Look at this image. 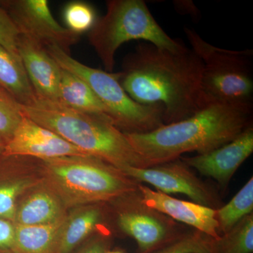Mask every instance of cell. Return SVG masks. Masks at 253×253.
Returning a JSON list of instances; mask_svg holds the SVG:
<instances>
[{
	"label": "cell",
	"mask_w": 253,
	"mask_h": 253,
	"mask_svg": "<svg viewBox=\"0 0 253 253\" xmlns=\"http://www.w3.org/2000/svg\"><path fill=\"white\" fill-rule=\"evenodd\" d=\"M89 43L107 72L112 73L120 46L131 41H142L171 51L186 46L161 27L142 0H109L106 12L89 31Z\"/></svg>",
	"instance_id": "5b68a950"
},
{
	"label": "cell",
	"mask_w": 253,
	"mask_h": 253,
	"mask_svg": "<svg viewBox=\"0 0 253 253\" xmlns=\"http://www.w3.org/2000/svg\"><path fill=\"white\" fill-rule=\"evenodd\" d=\"M66 210L59 196L42 179L16 208L14 224L23 226L54 224L66 217Z\"/></svg>",
	"instance_id": "9a60e30c"
},
{
	"label": "cell",
	"mask_w": 253,
	"mask_h": 253,
	"mask_svg": "<svg viewBox=\"0 0 253 253\" xmlns=\"http://www.w3.org/2000/svg\"><path fill=\"white\" fill-rule=\"evenodd\" d=\"M253 152V127L217 149L191 157H181L186 166L202 175L212 178L225 191L237 169Z\"/></svg>",
	"instance_id": "7c38bea8"
},
{
	"label": "cell",
	"mask_w": 253,
	"mask_h": 253,
	"mask_svg": "<svg viewBox=\"0 0 253 253\" xmlns=\"http://www.w3.org/2000/svg\"><path fill=\"white\" fill-rule=\"evenodd\" d=\"M191 46L203 63L201 87L206 104H253V50L217 47L194 30L184 28Z\"/></svg>",
	"instance_id": "52a82bcc"
},
{
	"label": "cell",
	"mask_w": 253,
	"mask_h": 253,
	"mask_svg": "<svg viewBox=\"0 0 253 253\" xmlns=\"http://www.w3.org/2000/svg\"><path fill=\"white\" fill-rule=\"evenodd\" d=\"M107 253H123L122 251H108Z\"/></svg>",
	"instance_id": "4dcf8cb0"
},
{
	"label": "cell",
	"mask_w": 253,
	"mask_h": 253,
	"mask_svg": "<svg viewBox=\"0 0 253 253\" xmlns=\"http://www.w3.org/2000/svg\"><path fill=\"white\" fill-rule=\"evenodd\" d=\"M5 142L3 141V139L0 137V153L2 154L3 149H4Z\"/></svg>",
	"instance_id": "f546056e"
},
{
	"label": "cell",
	"mask_w": 253,
	"mask_h": 253,
	"mask_svg": "<svg viewBox=\"0 0 253 253\" xmlns=\"http://www.w3.org/2000/svg\"><path fill=\"white\" fill-rule=\"evenodd\" d=\"M43 181L66 209L109 203L138 189L139 183L110 163L94 156L44 160Z\"/></svg>",
	"instance_id": "277c9868"
},
{
	"label": "cell",
	"mask_w": 253,
	"mask_h": 253,
	"mask_svg": "<svg viewBox=\"0 0 253 253\" xmlns=\"http://www.w3.org/2000/svg\"><path fill=\"white\" fill-rule=\"evenodd\" d=\"M0 87L11 94L21 106L33 104L36 92L22 61L0 44Z\"/></svg>",
	"instance_id": "d6986e66"
},
{
	"label": "cell",
	"mask_w": 253,
	"mask_h": 253,
	"mask_svg": "<svg viewBox=\"0 0 253 253\" xmlns=\"http://www.w3.org/2000/svg\"><path fill=\"white\" fill-rule=\"evenodd\" d=\"M253 104H208L190 117L146 133H125L142 168L204 154L237 137L253 126Z\"/></svg>",
	"instance_id": "7a4b0ae2"
},
{
	"label": "cell",
	"mask_w": 253,
	"mask_h": 253,
	"mask_svg": "<svg viewBox=\"0 0 253 253\" xmlns=\"http://www.w3.org/2000/svg\"><path fill=\"white\" fill-rule=\"evenodd\" d=\"M23 114L89 156L121 169L142 168L126 134L109 118L75 111L56 101L37 99L21 106Z\"/></svg>",
	"instance_id": "3957f363"
},
{
	"label": "cell",
	"mask_w": 253,
	"mask_h": 253,
	"mask_svg": "<svg viewBox=\"0 0 253 253\" xmlns=\"http://www.w3.org/2000/svg\"><path fill=\"white\" fill-rule=\"evenodd\" d=\"M119 230L136 241L139 253H148L187 229L185 225L144 204L139 189L107 203Z\"/></svg>",
	"instance_id": "ba28073f"
},
{
	"label": "cell",
	"mask_w": 253,
	"mask_h": 253,
	"mask_svg": "<svg viewBox=\"0 0 253 253\" xmlns=\"http://www.w3.org/2000/svg\"><path fill=\"white\" fill-rule=\"evenodd\" d=\"M18 53L38 99L57 101L61 68L36 41L20 36Z\"/></svg>",
	"instance_id": "5bb4252c"
},
{
	"label": "cell",
	"mask_w": 253,
	"mask_h": 253,
	"mask_svg": "<svg viewBox=\"0 0 253 253\" xmlns=\"http://www.w3.org/2000/svg\"><path fill=\"white\" fill-rule=\"evenodd\" d=\"M15 224L0 219V253H14Z\"/></svg>",
	"instance_id": "4316f807"
},
{
	"label": "cell",
	"mask_w": 253,
	"mask_h": 253,
	"mask_svg": "<svg viewBox=\"0 0 253 253\" xmlns=\"http://www.w3.org/2000/svg\"><path fill=\"white\" fill-rule=\"evenodd\" d=\"M118 73L131 99L163 106L164 125L186 119L207 106L201 87L202 61L189 48L175 52L142 42Z\"/></svg>",
	"instance_id": "6da1fadb"
},
{
	"label": "cell",
	"mask_w": 253,
	"mask_h": 253,
	"mask_svg": "<svg viewBox=\"0 0 253 253\" xmlns=\"http://www.w3.org/2000/svg\"><path fill=\"white\" fill-rule=\"evenodd\" d=\"M109 241L106 234H99L76 253H107L109 251Z\"/></svg>",
	"instance_id": "83f0119b"
},
{
	"label": "cell",
	"mask_w": 253,
	"mask_h": 253,
	"mask_svg": "<svg viewBox=\"0 0 253 253\" xmlns=\"http://www.w3.org/2000/svg\"><path fill=\"white\" fill-rule=\"evenodd\" d=\"M42 179L21 178L0 184V219L14 223L16 201L21 195L39 185Z\"/></svg>",
	"instance_id": "603a6c76"
},
{
	"label": "cell",
	"mask_w": 253,
	"mask_h": 253,
	"mask_svg": "<svg viewBox=\"0 0 253 253\" xmlns=\"http://www.w3.org/2000/svg\"><path fill=\"white\" fill-rule=\"evenodd\" d=\"M63 18L66 28L79 36L90 31L96 21L94 8L81 1L68 3L63 10Z\"/></svg>",
	"instance_id": "cb8c5ba5"
},
{
	"label": "cell",
	"mask_w": 253,
	"mask_h": 253,
	"mask_svg": "<svg viewBox=\"0 0 253 253\" xmlns=\"http://www.w3.org/2000/svg\"><path fill=\"white\" fill-rule=\"evenodd\" d=\"M23 116L21 105L0 87V137L5 144L11 139Z\"/></svg>",
	"instance_id": "d4e9b609"
},
{
	"label": "cell",
	"mask_w": 253,
	"mask_h": 253,
	"mask_svg": "<svg viewBox=\"0 0 253 253\" xmlns=\"http://www.w3.org/2000/svg\"><path fill=\"white\" fill-rule=\"evenodd\" d=\"M175 8L182 14H187L192 17L199 16V11L191 1H175L174 3Z\"/></svg>",
	"instance_id": "f1b7e54d"
},
{
	"label": "cell",
	"mask_w": 253,
	"mask_h": 253,
	"mask_svg": "<svg viewBox=\"0 0 253 253\" xmlns=\"http://www.w3.org/2000/svg\"><path fill=\"white\" fill-rule=\"evenodd\" d=\"M46 51L60 67L81 78L107 110L113 124L125 133H146L164 125L161 105L138 104L126 94L119 73H109L83 64L55 45Z\"/></svg>",
	"instance_id": "8992f818"
},
{
	"label": "cell",
	"mask_w": 253,
	"mask_h": 253,
	"mask_svg": "<svg viewBox=\"0 0 253 253\" xmlns=\"http://www.w3.org/2000/svg\"><path fill=\"white\" fill-rule=\"evenodd\" d=\"M106 204L80 206L67 214L61 228L58 253H71L91 233L99 229L107 217Z\"/></svg>",
	"instance_id": "2e32d148"
},
{
	"label": "cell",
	"mask_w": 253,
	"mask_h": 253,
	"mask_svg": "<svg viewBox=\"0 0 253 253\" xmlns=\"http://www.w3.org/2000/svg\"><path fill=\"white\" fill-rule=\"evenodd\" d=\"M212 238L194 229H186L174 239L148 253H212Z\"/></svg>",
	"instance_id": "7402d4cb"
},
{
	"label": "cell",
	"mask_w": 253,
	"mask_h": 253,
	"mask_svg": "<svg viewBox=\"0 0 253 253\" xmlns=\"http://www.w3.org/2000/svg\"><path fill=\"white\" fill-rule=\"evenodd\" d=\"M56 102L79 112L109 118L107 110L90 87L62 68Z\"/></svg>",
	"instance_id": "e0dca14e"
},
{
	"label": "cell",
	"mask_w": 253,
	"mask_h": 253,
	"mask_svg": "<svg viewBox=\"0 0 253 253\" xmlns=\"http://www.w3.org/2000/svg\"><path fill=\"white\" fill-rule=\"evenodd\" d=\"M122 171L139 184H149L163 194H184L192 202L214 210L224 205L217 189L196 175L180 158L151 167L126 168Z\"/></svg>",
	"instance_id": "9c48e42d"
},
{
	"label": "cell",
	"mask_w": 253,
	"mask_h": 253,
	"mask_svg": "<svg viewBox=\"0 0 253 253\" xmlns=\"http://www.w3.org/2000/svg\"><path fill=\"white\" fill-rule=\"evenodd\" d=\"M20 36L19 31L9 15L0 4V44L15 57L21 60L18 47Z\"/></svg>",
	"instance_id": "484cf974"
},
{
	"label": "cell",
	"mask_w": 253,
	"mask_h": 253,
	"mask_svg": "<svg viewBox=\"0 0 253 253\" xmlns=\"http://www.w3.org/2000/svg\"><path fill=\"white\" fill-rule=\"evenodd\" d=\"M138 189L143 201L149 207L212 239H217L220 236L215 217L216 210L196 203L175 199L150 189L143 184H139Z\"/></svg>",
	"instance_id": "4fadbf2b"
},
{
	"label": "cell",
	"mask_w": 253,
	"mask_h": 253,
	"mask_svg": "<svg viewBox=\"0 0 253 253\" xmlns=\"http://www.w3.org/2000/svg\"><path fill=\"white\" fill-rule=\"evenodd\" d=\"M253 213V178L238 191L227 204L216 210L219 235L225 234L240 221Z\"/></svg>",
	"instance_id": "ffe728a7"
},
{
	"label": "cell",
	"mask_w": 253,
	"mask_h": 253,
	"mask_svg": "<svg viewBox=\"0 0 253 253\" xmlns=\"http://www.w3.org/2000/svg\"><path fill=\"white\" fill-rule=\"evenodd\" d=\"M1 154L6 158H35L41 161L89 156L54 131L25 116L11 139L5 144Z\"/></svg>",
	"instance_id": "8fae6325"
},
{
	"label": "cell",
	"mask_w": 253,
	"mask_h": 253,
	"mask_svg": "<svg viewBox=\"0 0 253 253\" xmlns=\"http://www.w3.org/2000/svg\"><path fill=\"white\" fill-rule=\"evenodd\" d=\"M66 217L46 225L14 224V253H58L61 228Z\"/></svg>",
	"instance_id": "ac0fdd59"
},
{
	"label": "cell",
	"mask_w": 253,
	"mask_h": 253,
	"mask_svg": "<svg viewBox=\"0 0 253 253\" xmlns=\"http://www.w3.org/2000/svg\"><path fill=\"white\" fill-rule=\"evenodd\" d=\"M9 15L20 35L43 46L55 45L69 54L71 46L79 41V35L56 21L46 0H9L0 1Z\"/></svg>",
	"instance_id": "30bf717a"
},
{
	"label": "cell",
	"mask_w": 253,
	"mask_h": 253,
	"mask_svg": "<svg viewBox=\"0 0 253 253\" xmlns=\"http://www.w3.org/2000/svg\"><path fill=\"white\" fill-rule=\"evenodd\" d=\"M211 251L212 253H253V213L225 234L212 239Z\"/></svg>",
	"instance_id": "44dd1931"
}]
</instances>
